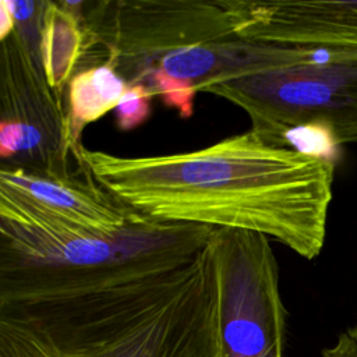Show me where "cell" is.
I'll return each instance as SVG.
<instances>
[{
	"label": "cell",
	"mask_w": 357,
	"mask_h": 357,
	"mask_svg": "<svg viewBox=\"0 0 357 357\" xmlns=\"http://www.w3.org/2000/svg\"><path fill=\"white\" fill-rule=\"evenodd\" d=\"M81 159L103 190L151 219L259 233L305 259L324 247L333 162L271 145L251 128L191 152L82 146Z\"/></svg>",
	"instance_id": "6da1fadb"
},
{
	"label": "cell",
	"mask_w": 357,
	"mask_h": 357,
	"mask_svg": "<svg viewBox=\"0 0 357 357\" xmlns=\"http://www.w3.org/2000/svg\"><path fill=\"white\" fill-rule=\"evenodd\" d=\"M0 357H223L211 237L170 269L0 304Z\"/></svg>",
	"instance_id": "7a4b0ae2"
},
{
	"label": "cell",
	"mask_w": 357,
	"mask_h": 357,
	"mask_svg": "<svg viewBox=\"0 0 357 357\" xmlns=\"http://www.w3.org/2000/svg\"><path fill=\"white\" fill-rule=\"evenodd\" d=\"M213 229L144 215L109 237L0 184V304L71 296L174 268L192 258Z\"/></svg>",
	"instance_id": "3957f363"
},
{
	"label": "cell",
	"mask_w": 357,
	"mask_h": 357,
	"mask_svg": "<svg viewBox=\"0 0 357 357\" xmlns=\"http://www.w3.org/2000/svg\"><path fill=\"white\" fill-rule=\"evenodd\" d=\"M199 92L241 107L251 130L275 146L300 127L322 130L333 145L357 144V47L301 46L291 64L215 82Z\"/></svg>",
	"instance_id": "277c9868"
},
{
	"label": "cell",
	"mask_w": 357,
	"mask_h": 357,
	"mask_svg": "<svg viewBox=\"0 0 357 357\" xmlns=\"http://www.w3.org/2000/svg\"><path fill=\"white\" fill-rule=\"evenodd\" d=\"M82 7V57L110 64L128 85L174 50L234 38L233 1H100Z\"/></svg>",
	"instance_id": "5b68a950"
},
{
	"label": "cell",
	"mask_w": 357,
	"mask_h": 357,
	"mask_svg": "<svg viewBox=\"0 0 357 357\" xmlns=\"http://www.w3.org/2000/svg\"><path fill=\"white\" fill-rule=\"evenodd\" d=\"M32 25L18 26L0 50V156L4 165L49 176L85 173L67 103L45 75Z\"/></svg>",
	"instance_id": "8992f818"
},
{
	"label": "cell",
	"mask_w": 357,
	"mask_h": 357,
	"mask_svg": "<svg viewBox=\"0 0 357 357\" xmlns=\"http://www.w3.org/2000/svg\"><path fill=\"white\" fill-rule=\"evenodd\" d=\"M211 247L223 357H283L286 310L269 238L215 227Z\"/></svg>",
	"instance_id": "52a82bcc"
},
{
	"label": "cell",
	"mask_w": 357,
	"mask_h": 357,
	"mask_svg": "<svg viewBox=\"0 0 357 357\" xmlns=\"http://www.w3.org/2000/svg\"><path fill=\"white\" fill-rule=\"evenodd\" d=\"M233 1L234 38L310 47H357V1Z\"/></svg>",
	"instance_id": "ba28073f"
},
{
	"label": "cell",
	"mask_w": 357,
	"mask_h": 357,
	"mask_svg": "<svg viewBox=\"0 0 357 357\" xmlns=\"http://www.w3.org/2000/svg\"><path fill=\"white\" fill-rule=\"evenodd\" d=\"M0 184L45 204L89 231L109 237L123 234L144 216L103 190L89 172L84 178L78 174L49 176L3 163Z\"/></svg>",
	"instance_id": "9c48e42d"
},
{
	"label": "cell",
	"mask_w": 357,
	"mask_h": 357,
	"mask_svg": "<svg viewBox=\"0 0 357 357\" xmlns=\"http://www.w3.org/2000/svg\"><path fill=\"white\" fill-rule=\"evenodd\" d=\"M84 1H40L38 49L49 85L63 92L84 53Z\"/></svg>",
	"instance_id": "30bf717a"
},
{
	"label": "cell",
	"mask_w": 357,
	"mask_h": 357,
	"mask_svg": "<svg viewBox=\"0 0 357 357\" xmlns=\"http://www.w3.org/2000/svg\"><path fill=\"white\" fill-rule=\"evenodd\" d=\"M128 89L126 79L110 66L85 67L67 85V109L74 141L81 144L85 126L114 110Z\"/></svg>",
	"instance_id": "8fae6325"
},
{
	"label": "cell",
	"mask_w": 357,
	"mask_h": 357,
	"mask_svg": "<svg viewBox=\"0 0 357 357\" xmlns=\"http://www.w3.org/2000/svg\"><path fill=\"white\" fill-rule=\"evenodd\" d=\"M153 92L144 84L128 85L127 92L114 109L116 126L121 131H130L144 124L151 116Z\"/></svg>",
	"instance_id": "7c38bea8"
},
{
	"label": "cell",
	"mask_w": 357,
	"mask_h": 357,
	"mask_svg": "<svg viewBox=\"0 0 357 357\" xmlns=\"http://www.w3.org/2000/svg\"><path fill=\"white\" fill-rule=\"evenodd\" d=\"M321 357H357V325L343 332L333 346L322 351Z\"/></svg>",
	"instance_id": "4fadbf2b"
},
{
	"label": "cell",
	"mask_w": 357,
	"mask_h": 357,
	"mask_svg": "<svg viewBox=\"0 0 357 357\" xmlns=\"http://www.w3.org/2000/svg\"><path fill=\"white\" fill-rule=\"evenodd\" d=\"M7 4L15 18V22L18 26L36 24L38 18L33 20V17H39V6L40 1H10L7 0Z\"/></svg>",
	"instance_id": "5bb4252c"
},
{
	"label": "cell",
	"mask_w": 357,
	"mask_h": 357,
	"mask_svg": "<svg viewBox=\"0 0 357 357\" xmlns=\"http://www.w3.org/2000/svg\"><path fill=\"white\" fill-rule=\"evenodd\" d=\"M15 28L17 22L7 4V0H0V40L6 39Z\"/></svg>",
	"instance_id": "9a60e30c"
}]
</instances>
